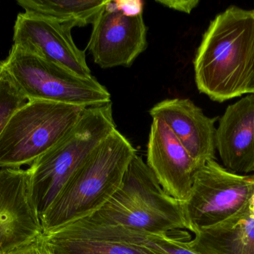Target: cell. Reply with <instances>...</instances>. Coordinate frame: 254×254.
I'll return each mask as SVG.
<instances>
[{"mask_svg": "<svg viewBox=\"0 0 254 254\" xmlns=\"http://www.w3.org/2000/svg\"><path fill=\"white\" fill-rule=\"evenodd\" d=\"M198 91L223 103L249 94L254 75V10L231 5L215 16L193 61Z\"/></svg>", "mask_w": 254, "mask_h": 254, "instance_id": "cell-1", "label": "cell"}, {"mask_svg": "<svg viewBox=\"0 0 254 254\" xmlns=\"http://www.w3.org/2000/svg\"><path fill=\"white\" fill-rule=\"evenodd\" d=\"M135 149L117 128L83 161L41 220L43 234L86 219L119 191Z\"/></svg>", "mask_w": 254, "mask_h": 254, "instance_id": "cell-2", "label": "cell"}, {"mask_svg": "<svg viewBox=\"0 0 254 254\" xmlns=\"http://www.w3.org/2000/svg\"><path fill=\"white\" fill-rule=\"evenodd\" d=\"M80 221L96 226H122L154 234L187 230L182 203L164 190L137 154L114 196L101 210Z\"/></svg>", "mask_w": 254, "mask_h": 254, "instance_id": "cell-3", "label": "cell"}, {"mask_svg": "<svg viewBox=\"0 0 254 254\" xmlns=\"http://www.w3.org/2000/svg\"><path fill=\"white\" fill-rule=\"evenodd\" d=\"M113 113L112 102L86 107L64 138L27 169L40 221L76 170L116 129Z\"/></svg>", "mask_w": 254, "mask_h": 254, "instance_id": "cell-4", "label": "cell"}, {"mask_svg": "<svg viewBox=\"0 0 254 254\" xmlns=\"http://www.w3.org/2000/svg\"><path fill=\"white\" fill-rule=\"evenodd\" d=\"M0 70L30 101H49L89 107L111 102V95L95 77L65 67L13 45Z\"/></svg>", "mask_w": 254, "mask_h": 254, "instance_id": "cell-5", "label": "cell"}, {"mask_svg": "<svg viewBox=\"0 0 254 254\" xmlns=\"http://www.w3.org/2000/svg\"><path fill=\"white\" fill-rule=\"evenodd\" d=\"M85 109L54 101H28L0 136V168L31 166L64 138Z\"/></svg>", "mask_w": 254, "mask_h": 254, "instance_id": "cell-6", "label": "cell"}, {"mask_svg": "<svg viewBox=\"0 0 254 254\" xmlns=\"http://www.w3.org/2000/svg\"><path fill=\"white\" fill-rule=\"evenodd\" d=\"M254 195V174H237L216 160L208 161L195 171L189 197L182 204L187 230L195 234L222 223Z\"/></svg>", "mask_w": 254, "mask_h": 254, "instance_id": "cell-7", "label": "cell"}, {"mask_svg": "<svg viewBox=\"0 0 254 254\" xmlns=\"http://www.w3.org/2000/svg\"><path fill=\"white\" fill-rule=\"evenodd\" d=\"M92 25L87 49L101 68L129 67L146 49L143 13L125 14L109 0Z\"/></svg>", "mask_w": 254, "mask_h": 254, "instance_id": "cell-8", "label": "cell"}, {"mask_svg": "<svg viewBox=\"0 0 254 254\" xmlns=\"http://www.w3.org/2000/svg\"><path fill=\"white\" fill-rule=\"evenodd\" d=\"M71 29L55 19L24 12L15 21L13 45L80 76H92L85 51L76 46Z\"/></svg>", "mask_w": 254, "mask_h": 254, "instance_id": "cell-9", "label": "cell"}, {"mask_svg": "<svg viewBox=\"0 0 254 254\" xmlns=\"http://www.w3.org/2000/svg\"><path fill=\"white\" fill-rule=\"evenodd\" d=\"M43 234L30 192L28 170H0V254H7Z\"/></svg>", "mask_w": 254, "mask_h": 254, "instance_id": "cell-10", "label": "cell"}, {"mask_svg": "<svg viewBox=\"0 0 254 254\" xmlns=\"http://www.w3.org/2000/svg\"><path fill=\"white\" fill-rule=\"evenodd\" d=\"M146 164L168 195L182 204L187 201L198 169L162 119L152 120Z\"/></svg>", "mask_w": 254, "mask_h": 254, "instance_id": "cell-11", "label": "cell"}, {"mask_svg": "<svg viewBox=\"0 0 254 254\" xmlns=\"http://www.w3.org/2000/svg\"><path fill=\"white\" fill-rule=\"evenodd\" d=\"M152 119H161L168 125L198 169L216 160V122L188 98H168L149 110Z\"/></svg>", "mask_w": 254, "mask_h": 254, "instance_id": "cell-12", "label": "cell"}, {"mask_svg": "<svg viewBox=\"0 0 254 254\" xmlns=\"http://www.w3.org/2000/svg\"><path fill=\"white\" fill-rule=\"evenodd\" d=\"M216 148L224 167L232 172H254V93L228 106L219 119Z\"/></svg>", "mask_w": 254, "mask_h": 254, "instance_id": "cell-13", "label": "cell"}, {"mask_svg": "<svg viewBox=\"0 0 254 254\" xmlns=\"http://www.w3.org/2000/svg\"><path fill=\"white\" fill-rule=\"evenodd\" d=\"M194 234L186 244L198 254H254V195L229 219Z\"/></svg>", "mask_w": 254, "mask_h": 254, "instance_id": "cell-14", "label": "cell"}, {"mask_svg": "<svg viewBox=\"0 0 254 254\" xmlns=\"http://www.w3.org/2000/svg\"><path fill=\"white\" fill-rule=\"evenodd\" d=\"M109 0H19L28 13L55 19L71 28L93 24Z\"/></svg>", "mask_w": 254, "mask_h": 254, "instance_id": "cell-15", "label": "cell"}, {"mask_svg": "<svg viewBox=\"0 0 254 254\" xmlns=\"http://www.w3.org/2000/svg\"><path fill=\"white\" fill-rule=\"evenodd\" d=\"M42 240L55 254H159L147 249L86 237L43 234Z\"/></svg>", "mask_w": 254, "mask_h": 254, "instance_id": "cell-16", "label": "cell"}, {"mask_svg": "<svg viewBox=\"0 0 254 254\" xmlns=\"http://www.w3.org/2000/svg\"><path fill=\"white\" fill-rule=\"evenodd\" d=\"M27 102V98L0 70V136L13 114Z\"/></svg>", "mask_w": 254, "mask_h": 254, "instance_id": "cell-17", "label": "cell"}, {"mask_svg": "<svg viewBox=\"0 0 254 254\" xmlns=\"http://www.w3.org/2000/svg\"><path fill=\"white\" fill-rule=\"evenodd\" d=\"M41 236L31 243L7 254H55L45 244Z\"/></svg>", "mask_w": 254, "mask_h": 254, "instance_id": "cell-18", "label": "cell"}, {"mask_svg": "<svg viewBox=\"0 0 254 254\" xmlns=\"http://www.w3.org/2000/svg\"><path fill=\"white\" fill-rule=\"evenodd\" d=\"M156 2L164 7L188 14L199 4L198 0H158Z\"/></svg>", "mask_w": 254, "mask_h": 254, "instance_id": "cell-19", "label": "cell"}, {"mask_svg": "<svg viewBox=\"0 0 254 254\" xmlns=\"http://www.w3.org/2000/svg\"><path fill=\"white\" fill-rule=\"evenodd\" d=\"M115 7L128 16L143 13V2L141 1H113Z\"/></svg>", "mask_w": 254, "mask_h": 254, "instance_id": "cell-20", "label": "cell"}, {"mask_svg": "<svg viewBox=\"0 0 254 254\" xmlns=\"http://www.w3.org/2000/svg\"><path fill=\"white\" fill-rule=\"evenodd\" d=\"M249 93H254V75L253 76V79H252V83H251L250 87L249 89Z\"/></svg>", "mask_w": 254, "mask_h": 254, "instance_id": "cell-21", "label": "cell"}]
</instances>
